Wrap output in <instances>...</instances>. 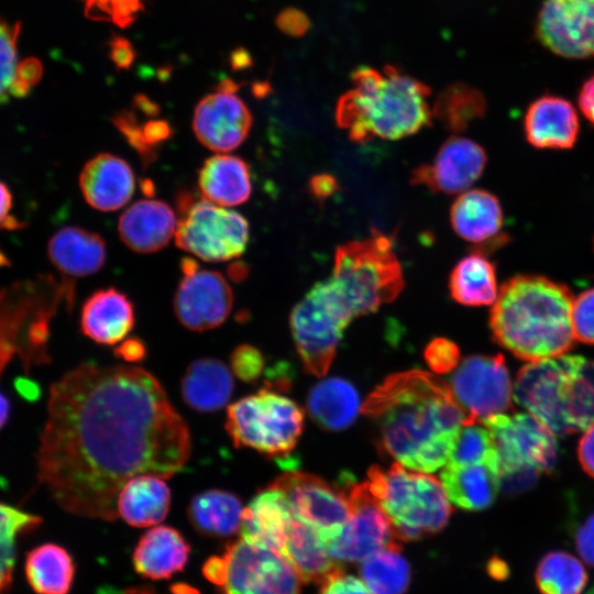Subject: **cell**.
<instances>
[{
    "mask_svg": "<svg viewBox=\"0 0 594 594\" xmlns=\"http://www.w3.org/2000/svg\"><path fill=\"white\" fill-rule=\"evenodd\" d=\"M228 275L233 282H242L249 275V267L244 263H233L228 267Z\"/></svg>",
    "mask_w": 594,
    "mask_h": 594,
    "instance_id": "60",
    "label": "cell"
},
{
    "mask_svg": "<svg viewBox=\"0 0 594 594\" xmlns=\"http://www.w3.org/2000/svg\"><path fill=\"white\" fill-rule=\"evenodd\" d=\"M12 206V194L8 186L0 182V229H14L18 226V220L11 216Z\"/></svg>",
    "mask_w": 594,
    "mask_h": 594,
    "instance_id": "58",
    "label": "cell"
},
{
    "mask_svg": "<svg viewBox=\"0 0 594 594\" xmlns=\"http://www.w3.org/2000/svg\"><path fill=\"white\" fill-rule=\"evenodd\" d=\"M495 455L491 433L481 422L461 426L447 463L472 465L486 463Z\"/></svg>",
    "mask_w": 594,
    "mask_h": 594,
    "instance_id": "44",
    "label": "cell"
},
{
    "mask_svg": "<svg viewBox=\"0 0 594 594\" xmlns=\"http://www.w3.org/2000/svg\"><path fill=\"white\" fill-rule=\"evenodd\" d=\"M486 101L480 90L455 82L444 88L437 97L432 114L451 132L460 133L471 122L482 118Z\"/></svg>",
    "mask_w": 594,
    "mask_h": 594,
    "instance_id": "38",
    "label": "cell"
},
{
    "mask_svg": "<svg viewBox=\"0 0 594 594\" xmlns=\"http://www.w3.org/2000/svg\"><path fill=\"white\" fill-rule=\"evenodd\" d=\"M135 322L129 297L114 287L92 293L82 304L79 324L82 334L102 345L124 340Z\"/></svg>",
    "mask_w": 594,
    "mask_h": 594,
    "instance_id": "24",
    "label": "cell"
},
{
    "mask_svg": "<svg viewBox=\"0 0 594 594\" xmlns=\"http://www.w3.org/2000/svg\"><path fill=\"white\" fill-rule=\"evenodd\" d=\"M243 505L229 491L212 488L194 495L187 507L191 526L209 538H228L240 531Z\"/></svg>",
    "mask_w": 594,
    "mask_h": 594,
    "instance_id": "33",
    "label": "cell"
},
{
    "mask_svg": "<svg viewBox=\"0 0 594 594\" xmlns=\"http://www.w3.org/2000/svg\"><path fill=\"white\" fill-rule=\"evenodd\" d=\"M353 319L329 278L316 283L296 304L289 324L308 373L317 377L327 374L344 329Z\"/></svg>",
    "mask_w": 594,
    "mask_h": 594,
    "instance_id": "11",
    "label": "cell"
},
{
    "mask_svg": "<svg viewBox=\"0 0 594 594\" xmlns=\"http://www.w3.org/2000/svg\"><path fill=\"white\" fill-rule=\"evenodd\" d=\"M234 381L230 367L216 358H200L186 369L180 393L185 404L198 413H213L230 400Z\"/></svg>",
    "mask_w": 594,
    "mask_h": 594,
    "instance_id": "29",
    "label": "cell"
},
{
    "mask_svg": "<svg viewBox=\"0 0 594 594\" xmlns=\"http://www.w3.org/2000/svg\"><path fill=\"white\" fill-rule=\"evenodd\" d=\"M190 451L189 429L153 374L82 362L50 387L37 479L65 512L114 520L130 479H169Z\"/></svg>",
    "mask_w": 594,
    "mask_h": 594,
    "instance_id": "1",
    "label": "cell"
},
{
    "mask_svg": "<svg viewBox=\"0 0 594 594\" xmlns=\"http://www.w3.org/2000/svg\"><path fill=\"white\" fill-rule=\"evenodd\" d=\"M180 268L183 278L173 301L178 321L196 332L220 327L233 307V293L228 280L219 272L200 268L191 257H184Z\"/></svg>",
    "mask_w": 594,
    "mask_h": 594,
    "instance_id": "17",
    "label": "cell"
},
{
    "mask_svg": "<svg viewBox=\"0 0 594 594\" xmlns=\"http://www.w3.org/2000/svg\"><path fill=\"white\" fill-rule=\"evenodd\" d=\"M232 62L234 67H244L250 65L251 59L248 53H243L242 50H240V52L233 54Z\"/></svg>",
    "mask_w": 594,
    "mask_h": 594,
    "instance_id": "62",
    "label": "cell"
},
{
    "mask_svg": "<svg viewBox=\"0 0 594 594\" xmlns=\"http://www.w3.org/2000/svg\"><path fill=\"white\" fill-rule=\"evenodd\" d=\"M442 487L455 506L464 510H483L495 501L499 491L496 455L486 462L472 465L447 463L441 471Z\"/></svg>",
    "mask_w": 594,
    "mask_h": 594,
    "instance_id": "32",
    "label": "cell"
},
{
    "mask_svg": "<svg viewBox=\"0 0 594 594\" xmlns=\"http://www.w3.org/2000/svg\"><path fill=\"white\" fill-rule=\"evenodd\" d=\"M48 258L66 276L84 277L97 273L107 260L103 239L79 227H65L48 241Z\"/></svg>",
    "mask_w": 594,
    "mask_h": 594,
    "instance_id": "28",
    "label": "cell"
},
{
    "mask_svg": "<svg viewBox=\"0 0 594 594\" xmlns=\"http://www.w3.org/2000/svg\"><path fill=\"white\" fill-rule=\"evenodd\" d=\"M353 88L337 103L336 121L353 142L398 140L431 124L430 88L393 66H363L352 74Z\"/></svg>",
    "mask_w": 594,
    "mask_h": 594,
    "instance_id": "4",
    "label": "cell"
},
{
    "mask_svg": "<svg viewBox=\"0 0 594 594\" xmlns=\"http://www.w3.org/2000/svg\"><path fill=\"white\" fill-rule=\"evenodd\" d=\"M571 320L575 340L594 344V287L573 298Z\"/></svg>",
    "mask_w": 594,
    "mask_h": 594,
    "instance_id": "47",
    "label": "cell"
},
{
    "mask_svg": "<svg viewBox=\"0 0 594 594\" xmlns=\"http://www.w3.org/2000/svg\"><path fill=\"white\" fill-rule=\"evenodd\" d=\"M318 594H374L359 578L345 573L341 566L331 572L321 583Z\"/></svg>",
    "mask_w": 594,
    "mask_h": 594,
    "instance_id": "50",
    "label": "cell"
},
{
    "mask_svg": "<svg viewBox=\"0 0 594 594\" xmlns=\"http://www.w3.org/2000/svg\"><path fill=\"white\" fill-rule=\"evenodd\" d=\"M111 122L138 153L144 167L158 157L163 143L168 141L173 133L168 121L151 118L141 122L132 110L119 111L111 118Z\"/></svg>",
    "mask_w": 594,
    "mask_h": 594,
    "instance_id": "40",
    "label": "cell"
},
{
    "mask_svg": "<svg viewBox=\"0 0 594 594\" xmlns=\"http://www.w3.org/2000/svg\"><path fill=\"white\" fill-rule=\"evenodd\" d=\"M198 189L204 200L221 207L244 204L252 193L250 166L239 156L216 154L199 168Z\"/></svg>",
    "mask_w": 594,
    "mask_h": 594,
    "instance_id": "30",
    "label": "cell"
},
{
    "mask_svg": "<svg viewBox=\"0 0 594 594\" xmlns=\"http://www.w3.org/2000/svg\"><path fill=\"white\" fill-rule=\"evenodd\" d=\"M73 298V282L52 275L15 282L0 292V375L14 354L26 369L47 362L50 321L63 302L70 308Z\"/></svg>",
    "mask_w": 594,
    "mask_h": 594,
    "instance_id": "5",
    "label": "cell"
},
{
    "mask_svg": "<svg viewBox=\"0 0 594 594\" xmlns=\"http://www.w3.org/2000/svg\"><path fill=\"white\" fill-rule=\"evenodd\" d=\"M574 543L581 559L594 568V513L590 514L576 527Z\"/></svg>",
    "mask_w": 594,
    "mask_h": 594,
    "instance_id": "53",
    "label": "cell"
},
{
    "mask_svg": "<svg viewBox=\"0 0 594 594\" xmlns=\"http://www.w3.org/2000/svg\"><path fill=\"white\" fill-rule=\"evenodd\" d=\"M425 359L433 372L443 374L457 367L460 351L454 342L446 338H436L426 346Z\"/></svg>",
    "mask_w": 594,
    "mask_h": 594,
    "instance_id": "49",
    "label": "cell"
},
{
    "mask_svg": "<svg viewBox=\"0 0 594 594\" xmlns=\"http://www.w3.org/2000/svg\"><path fill=\"white\" fill-rule=\"evenodd\" d=\"M302 426L301 408L268 387L238 399L227 410L226 430L235 448H250L272 458L292 452Z\"/></svg>",
    "mask_w": 594,
    "mask_h": 594,
    "instance_id": "9",
    "label": "cell"
},
{
    "mask_svg": "<svg viewBox=\"0 0 594 594\" xmlns=\"http://www.w3.org/2000/svg\"><path fill=\"white\" fill-rule=\"evenodd\" d=\"M221 594H300V579L278 551L240 537L204 565Z\"/></svg>",
    "mask_w": 594,
    "mask_h": 594,
    "instance_id": "10",
    "label": "cell"
},
{
    "mask_svg": "<svg viewBox=\"0 0 594 594\" xmlns=\"http://www.w3.org/2000/svg\"><path fill=\"white\" fill-rule=\"evenodd\" d=\"M578 101L582 113L594 124V76L583 84Z\"/></svg>",
    "mask_w": 594,
    "mask_h": 594,
    "instance_id": "59",
    "label": "cell"
},
{
    "mask_svg": "<svg viewBox=\"0 0 594 594\" xmlns=\"http://www.w3.org/2000/svg\"><path fill=\"white\" fill-rule=\"evenodd\" d=\"M81 194L94 209L114 211L133 196L135 178L132 167L123 158L99 153L89 160L79 176Z\"/></svg>",
    "mask_w": 594,
    "mask_h": 594,
    "instance_id": "21",
    "label": "cell"
},
{
    "mask_svg": "<svg viewBox=\"0 0 594 594\" xmlns=\"http://www.w3.org/2000/svg\"><path fill=\"white\" fill-rule=\"evenodd\" d=\"M451 391L466 414L463 425L482 424L512 407L510 375L501 354L464 359L451 377Z\"/></svg>",
    "mask_w": 594,
    "mask_h": 594,
    "instance_id": "14",
    "label": "cell"
},
{
    "mask_svg": "<svg viewBox=\"0 0 594 594\" xmlns=\"http://www.w3.org/2000/svg\"><path fill=\"white\" fill-rule=\"evenodd\" d=\"M367 477L371 494L388 516L399 540H417L447 525L452 508L435 476L394 463L388 470L372 466Z\"/></svg>",
    "mask_w": 594,
    "mask_h": 594,
    "instance_id": "7",
    "label": "cell"
},
{
    "mask_svg": "<svg viewBox=\"0 0 594 594\" xmlns=\"http://www.w3.org/2000/svg\"><path fill=\"white\" fill-rule=\"evenodd\" d=\"M20 33V22H9L0 18V105L13 98Z\"/></svg>",
    "mask_w": 594,
    "mask_h": 594,
    "instance_id": "45",
    "label": "cell"
},
{
    "mask_svg": "<svg viewBox=\"0 0 594 594\" xmlns=\"http://www.w3.org/2000/svg\"><path fill=\"white\" fill-rule=\"evenodd\" d=\"M593 251H594V238H593Z\"/></svg>",
    "mask_w": 594,
    "mask_h": 594,
    "instance_id": "64",
    "label": "cell"
},
{
    "mask_svg": "<svg viewBox=\"0 0 594 594\" xmlns=\"http://www.w3.org/2000/svg\"><path fill=\"white\" fill-rule=\"evenodd\" d=\"M578 458L583 470L594 479V425L584 430L578 444Z\"/></svg>",
    "mask_w": 594,
    "mask_h": 594,
    "instance_id": "56",
    "label": "cell"
},
{
    "mask_svg": "<svg viewBox=\"0 0 594 594\" xmlns=\"http://www.w3.org/2000/svg\"><path fill=\"white\" fill-rule=\"evenodd\" d=\"M189 553L190 546L177 529L153 526L134 549L133 565L144 578L165 580L184 569Z\"/></svg>",
    "mask_w": 594,
    "mask_h": 594,
    "instance_id": "27",
    "label": "cell"
},
{
    "mask_svg": "<svg viewBox=\"0 0 594 594\" xmlns=\"http://www.w3.org/2000/svg\"><path fill=\"white\" fill-rule=\"evenodd\" d=\"M179 220L177 246L207 262H223L242 255L249 242V223L238 212L182 191L176 200Z\"/></svg>",
    "mask_w": 594,
    "mask_h": 594,
    "instance_id": "12",
    "label": "cell"
},
{
    "mask_svg": "<svg viewBox=\"0 0 594 594\" xmlns=\"http://www.w3.org/2000/svg\"><path fill=\"white\" fill-rule=\"evenodd\" d=\"M571 373L570 418L574 432L594 425V361L569 355Z\"/></svg>",
    "mask_w": 594,
    "mask_h": 594,
    "instance_id": "43",
    "label": "cell"
},
{
    "mask_svg": "<svg viewBox=\"0 0 594 594\" xmlns=\"http://www.w3.org/2000/svg\"><path fill=\"white\" fill-rule=\"evenodd\" d=\"M351 516L341 531L326 541L338 563L361 562L388 547L400 546L394 526L371 494L367 483H348Z\"/></svg>",
    "mask_w": 594,
    "mask_h": 594,
    "instance_id": "15",
    "label": "cell"
},
{
    "mask_svg": "<svg viewBox=\"0 0 594 594\" xmlns=\"http://www.w3.org/2000/svg\"><path fill=\"white\" fill-rule=\"evenodd\" d=\"M525 135L537 148L568 150L578 141L580 122L570 101L557 96H542L527 109Z\"/></svg>",
    "mask_w": 594,
    "mask_h": 594,
    "instance_id": "23",
    "label": "cell"
},
{
    "mask_svg": "<svg viewBox=\"0 0 594 594\" xmlns=\"http://www.w3.org/2000/svg\"><path fill=\"white\" fill-rule=\"evenodd\" d=\"M339 184L336 177L329 174H320L311 177L309 189L314 197L326 199L338 190Z\"/></svg>",
    "mask_w": 594,
    "mask_h": 594,
    "instance_id": "57",
    "label": "cell"
},
{
    "mask_svg": "<svg viewBox=\"0 0 594 594\" xmlns=\"http://www.w3.org/2000/svg\"><path fill=\"white\" fill-rule=\"evenodd\" d=\"M110 59L119 69H128L135 61L136 54L131 42L123 36L114 35L110 43Z\"/></svg>",
    "mask_w": 594,
    "mask_h": 594,
    "instance_id": "54",
    "label": "cell"
},
{
    "mask_svg": "<svg viewBox=\"0 0 594 594\" xmlns=\"http://www.w3.org/2000/svg\"><path fill=\"white\" fill-rule=\"evenodd\" d=\"M234 90L217 87L195 108L193 130L198 141L217 152H229L240 146L252 127V114Z\"/></svg>",
    "mask_w": 594,
    "mask_h": 594,
    "instance_id": "20",
    "label": "cell"
},
{
    "mask_svg": "<svg viewBox=\"0 0 594 594\" xmlns=\"http://www.w3.org/2000/svg\"><path fill=\"white\" fill-rule=\"evenodd\" d=\"M265 359L255 346L246 343L239 344L230 355V370L242 382L254 383L263 373Z\"/></svg>",
    "mask_w": 594,
    "mask_h": 594,
    "instance_id": "48",
    "label": "cell"
},
{
    "mask_svg": "<svg viewBox=\"0 0 594 594\" xmlns=\"http://www.w3.org/2000/svg\"><path fill=\"white\" fill-rule=\"evenodd\" d=\"M513 398L556 436L574 433L568 354L525 364L517 373Z\"/></svg>",
    "mask_w": 594,
    "mask_h": 594,
    "instance_id": "13",
    "label": "cell"
},
{
    "mask_svg": "<svg viewBox=\"0 0 594 594\" xmlns=\"http://www.w3.org/2000/svg\"><path fill=\"white\" fill-rule=\"evenodd\" d=\"M294 515L284 494L268 485L244 507L241 537L282 553Z\"/></svg>",
    "mask_w": 594,
    "mask_h": 594,
    "instance_id": "26",
    "label": "cell"
},
{
    "mask_svg": "<svg viewBox=\"0 0 594 594\" xmlns=\"http://www.w3.org/2000/svg\"><path fill=\"white\" fill-rule=\"evenodd\" d=\"M117 358L129 363L141 362L146 358L147 350L145 343L138 337L123 340L114 350Z\"/></svg>",
    "mask_w": 594,
    "mask_h": 594,
    "instance_id": "55",
    "label": "cell"
},
{
    "mask_svg": "<svg viewBox=\"0 0 594 594\" xmlns=\"http://www.w3.org/2000/svg\"><path fill=\"white\" fill-rule=\"evenodd\" d=\"M490 431L497 460L499 490L516 493L556 465V435L525 413L495 415L482 422Z\"/></svg>",
    "mask_w": 594,
    "mask_h": 594,
    "instance_id": "8",
    "label": "cell"
},
{
    "mask_svg": "<svg viewBox=\"0 0 594 594\" xmlns=\"http://www.w3.org/2000/svg\"><path fill=\"white\" fill-rule=\"evenodd\" d=\"M582 562L565 551H551L539 561L535 571L541 594H581L587 583Z\"/></svg>",
    "mask_w": 594,
    "mask_h": 594,
    "instance_id": "39",
    "label": "cell"
},
{
    "mask_svg": "<svg viewBox=\"0 0 594 594\" xmlns=\"http://www.w3.org/2000/svg\"><path fill=\"white\" fill-rule=\"evenodd\" d=\"M84 14L92 21L112 23L121 29L130 26L145 10L148 0H78Z\"/></svg>",
    "mask_w": 594,
    "mask_h": 594,
    "instance_id": "46",
    "label": "cell"
},
{
    "mask_svg": "<svg viewBox=\"0 0 594 594\" xmlns=\"http://www.w3.org/2000/svg\"><path fill=\"white\" fill-rule=\"evenodd\" d=\"M329 279L353 318L393 301L405 285L393 240L375 229L337 248Z\"/></svg>",
    "mask_w": 594,
    "mask_h": 594,
    "instance_id": "6",
    "label": "cell"
},
{
    "mask_svg": "<svg viewBox=\"0 0 594 594\" xmlns=\"http://www.w3.org/2000/svg\"><path fill=\"white\" fill-rule=\"evenodd\" d=\"M41 522L40 516L0 502V594H8L12 585L18 538Z\"/></svg>",
    "mask_w": 594,
    "mask_h": 594,
    "instance_id": "42",
    "label": "cell"
},
{
    "mask_svg": "<svg viewBox=\"0 0 594 594\" xmlns=\"http://www.w3.org/2000/svg\"><path fill=\"white\" fill-rule=\"evenodd\" d=\"M270 485L284 494L293 515L316 529L324 543L341 531L351 516L346 488L340 490L316 475L288 471Z\"/></svg>",
    "mask_w": 594,
    "mask_h": 594,
    "instance_id": "16",
    "label": "cell"
},
{
    "mask_svg": "<svg viewBox=\"0 0 594 594\" xmlns=\"http://www.w3.org/2000/svg\"><path fill=\"white\" fill-rule=\"evenodd\" d=\"M487 162L484 148L473 140L449 138L431 164L411 172V184L422 185L433 193L462 194L481 177Z\"/></svg>",
    "mask_w": 594,
    "mask_h": 594,
    "instance_id": "19",
    "label": "cell"
},
{
    "mask_svg": "<svg viewBox=\"0 0 594 594\" xmlns=\"http://www.w3.org/2000/svg\"><path fill=\"white\" fill-rule=\"evenodd\" d=\"M125 594H154V593L145 588H134L132 591L125 592Z\"/></svg>",
    "mask_w": 594,
    "mask_h": 594,
    "instance_id": "63",
    "label": "cell"
},
{
    "mask_svg": "<svg viewBox=\"0 0 594 594\" xmlns=\"http://www.w3.org/2000/svg\"><path fill=\"white\" fill-rule=\"evenodd\" d=\"M177 219L169 205L156 199H142L120 217L118 232L125 246L138 253H154L175 237Z\"/></svg>",
    "mask_w": 594,
    "mask_h": 594,
    "instance_id": "22",
    "label": "cell"
},
{
    "mask_svg": "<svg viewBox=\"0 0 594 594\" xmlns=\"http://www.w3.org/2000/svg\"><path fill=\"white\" fill-rule=\"evenodd\" d=\"M361 413L378 430L380 448L408 469L433 472L449 460L466 414L433 374L409 370L387 376Z\"/></svg>",
    "mask_w": 594,
    "mask_h": 594,
    "instance_id": "2",
    "label": "cell"
},
{
    "mask_svg": "<svg viewBox=\"0 0 594 594\" xmlns=\"http://www.w3.org/2000/svg\"><path fill=\"white\" fill-rule=\"evenodd\" d=\"M450 220L454 232L462 239L481 245L505 242L499 200L484 189L466 190L451 207Z\"/></svg>",
    "mask_w": 594,
    "mask_h": 594,
    "instance_id": "25",
    "label": "cell"
},
{
    "mask_svg": "<svg viewBox=\"0 0 594 594\" xmlns=\"http://www.w3.org/2000/svg\"><path fill=\"white\" fill-rule=\"evenodd\" d=\"M170 498L172 492L164 477L154 474L134 476L118 494V517L132 527H153L167 516Z\"/></svg>",
    "mask_w": 594,
    "mask_h": 594,
    "instance_id": "31",
    "label": "cell"
},
{
    "mask_svg": "<svg viewBox=\"0 0 594 594\" xmlns=\"http://www.w3.org/2000/svg\"><path fill=\"white\" fill-rule=\"evenodd\" d=\"M24 571L29 585L36 594H68L75 564L65 548L47 542L26 553Z\"/></svg>",
    "mask_w": 594,
    "mask_h": 594,
    "instance_id": "35",
    "label": "cell"
},
{
    "mask_svg": "<svg viewBox=\"0 0 594 594\" xmlns=\"http://www.w3.org/2000/svg\"><path fill=\"white\" fill-rule=\"evenodd\" d=\"M360 573L374 594H404L410 582V568L400 546L388 547L363 560Z\"/></svg>",
    "mask_w": 594,
    "mask_h": 594,
    "instance_id": "41",
    "label": "cell"
},
{
    "mask_svg": "<svg viewBox=\"0 0 594 594\" xmlns=\"http://www.w3.org/2000/svg\"><path fill=\"white\" fill-rule=\"evenodd\" d=\"M539 41L566 58L594 56V0H546L536 23Z\"/></svg>",
    "mask_w": 594,
    "mask_h": 594,
    "instance_id": "18",
    "label": "cell"
},
{
    "mask_svg": "<svg viewBox=\"0 0 594 594\" xmlns=\"http://www.w3.org/2000/svg\"><path fill=\"white\" fill-rule=\"evenodd\" d=\"M307 406L310 416L320 427L339 431L355 420L360 399L349 382L332 377L321 381L311 389Z\"/></svg>",
    "mask_w": 594,
    "mask_h": 594,
    "instance_id": "36",
    "label": "cell"
},
{
    "mask_svg": "<svg viewBox=\"0 0 594 594\" xmlns=\"http://www.w3.org/2000/svg\"><path fill=\"white\" fill-rule=\"evenodd\" d=\"M10 416V402L8 397L0 392V429L7 424Z\"/></svg>",
    "mask_w": 594,
    "mask_h": 594,
    "instance_id": "61",
    "label": "cell"
},
{
    "mask_svg": "<svg viewBox=\"0 0 594 594\" xmlns=\"http://www.w3.org/2000/svg\"><path fill=\"white\" fill-rule=\"evenodd\" d=\"M282 554L289 561L301 582L320 584L340 566L328 552L316 529L295 516L290 522Z\"/></svg>",
    "mask_w": 594,
    "mask_h": 594,
    "instance_id": "34",
    "label": "cell"
},
{
    "mask_svg": "<svg viewBox=\"0 0 594 594\" xmlns=\"http://www.w3.org/2000/svg\"><path fill=\"white\" fill-rule=\"evenodd\" d=\"M276 25L284 34L299 37L310 29V20L306 13L296 8H286L276 16Z\"/></svg>",
    "mask_w": 594,
    "mask_h": 594,
    "instance_id": "52",
    "label": "cell"
},
{
    "mask_svg": "<svg viewBox=\"0 0 594 594\" xmlns=\"http://www.w3.org/2000/svg\"><path fill=\"white\" fill-rule=\"evenodd\" d=\"M449 289L452 298L461 305H493L499 290L495 265L482 252H472L453 267Z\"/></svg>",
    "mask_w": 594,
    "mask_h": 594,
    "instance_id": "37",
    "label": "cell"
},
{
    "mask_svg": "<svg viewBox=\"0 0 594 594\" xmlns=\"http://www.w3.org/2000/svg\"><path fill=\"white\" fill-rule=\"evenodd\" d=\"M573 295L564 284L542 275L507 279L490 312L495 342L516 358L534 362L566 354L574 345Z\"/></svg>",
    "mask_w": 594,
    "mask_h": 594,
    "instance_id": "3",
    "label": "cell"
},
{
    "mask_svg": "<svg viewBox=\"0 0 594 594\" xmlns=\"http://www.w3.org/2000/svg\"><path fill=\"white\" fill-rule=\"evenodd\" d=\"M42 75L43 66L37 58L28 57L19 62L13 87V98H22L29 95L31 89L41 80Z\"/></svg>",
    "mask_w": 594,
    "mask_h": 594,
    "instance_id": "51",
    "label": "cell"
}]
</instances>
